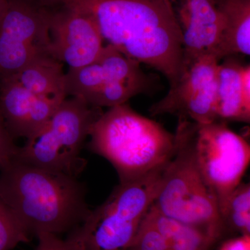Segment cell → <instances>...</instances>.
<instances>
[{"label":"cell","mask_w":250,"mask_h":250,"mask_svg":"<svg viewBox=\"0 0 250 250\" xmlns=\"http://www.w3.org/2000/svg\"><path fill=\"white\" fill-rule=\"evenodd\" d=\"M88 148L111 163L120 183L166 165L175 151L174 134L126 103L103 112L90 130Z\"/></svg>","instance_id":"obj_3"},{"label":"cell","mask_w":250,"mask_h":250,"mask_svg":"<svg viewBox=\"0 0 250 250\" xmlns=\"http://www.w3.org/2000/svg\"><path fill=\"white\" fill-rule=\"evenodd\" d=\"M146 216L165 237L169 250H213L219 243L201 230L167 218L152 207Z\"/></svg>","instance_id":"obj_17"},{"label":"cell","mask_w":250,"mask_h":250,"mask_svg":"<svg viewBox=\"0 0 250 250\" xmlns=\"http://www.w3.org/2000/svg\"><path fill=\"white\" fill-rule=\"evenodd\" d=\"M175 151L164 169L152 206L167 218L201 230L218 243L225 241L216 199L202 179L185 140L176 132Z\"/></svg>","instance_id":"obj_6"},{"label":"cell","mask_w":250,"mask_h":250,"mask_svg":"<svg viewBox=\"0 0 250 250\" xmlns=\"http://www.w3.org/2000/svg\"><path fill=\"white\" fill-rule=\"evenodd\" d=\"M129 250H169V246L165 237L146 216Z\"/></svg>","instance_id":"obj_20"},{"label":"cell","mask_w":250,"mask_h":250,"mask_svg":"<svg viewBox=\"0 0 250 250\" xmlns=\"http://www.w3.org/2000/svg\"><path fill=\"white\" fill-rule=\"evenodd\" d=\"M0 200L36 236L72 231L90 212L79 178L31 165L16 154L0 164Z\"/></svg>","instance_id":"obj_2"},{"label":"cell","mask_w":250,"mask_h":250,"mask_svg":"<svg viewBox=\"0 0 250 250\" xmlns=\"http://www.w3.org/2000/svg\"><path fill=\"white\" fill-rule=\"evenodd\" d=\"M218 250H250V235L225 240Z\"/></svg>","instance_id":"obj_23"},{"label":"cell","mask_w":250,"mask_h":250,"mask_svg":"<svg viewBox=\"0 0 250 250\" xmlns=\"http://www.w3.org/2000/svg\"><path fill=\"white\" fill-rule=\"evenodd\" d=\"M29 241V233L0 200V250H11Z\"/></svg>","instance_id":"obj_19"},{"label":"cell","mask_w":250,"mask_h":250,"mask_svg":"<svg viewBox=\"0 0 250 250\" xmlns=\"http://www.w3.org/2000/svg\"><path fill=\"white\" fill-rule=\"evenodd\" d=\"M49 31L52 57L69 68L91 63L104 46L101 33L90 18L63 6L51 10Z\"/></svg>","instance_id":"obj_11"},{"label":"cell","mask_w":250,"mask_h":250,"mask_svg":"<svg viewBox=\"0 0 250 250\" xmlns=\"http://www.w3.org/2000/svg\"><path fill=\"white\" fill-rule=\"evenodd\" d=\"M166 166L118 184L106 201L90 210L70 234L85 250H129L159 194Z\"/></svg>","instance_id":"obj_4"},{"label":"cell","mask_w":250,"mask_h":250,"mask_svg":"<svg viewBox=\"0 0 250 250\" xmlns=\"http://www.w3.org/2000/svg\"><path fill=\"white\" fill-rule=\"evenodd\" d=\"M18 148L15 144L14 138L6 129L0 113V164L14 156Z\"/></svg>","instance_id":"obj_22"},{"label":"cell","mask_w":250,"mask_h":250,"mask_svg":"<svg viewBox=\"0 0 250 250\" xmlns=\"http://www.w3.org/2000/svg\"><path fill=\"white\" fill-rule=\"evenodd\" d=\"M28 1H30L41 6L48 8L54 6V5L62 4V0H28Z\"/></svg>","instance_id":"obj_24"},{"label":"cell","mask_w":250,"mask_h":250,"mask_svg":"<svg viewBox=\"0 0 250 250\" xmlns=\"http://www.w3.org/2000/svg\"><path fill=\"white\" fill-rule=\"evenodd\" d=\"M170 1L182 34L183 63L202 56L216 57L223 29L216 0Z\"/></svg>","instance_id":"obj_12"},{"label":"cell","mask_w":250,"mask_h":250,"mask_svg":"<svg viewBox=\"0 0 250 250\" xmlns=\"http://www.w3.org/2000/svg\"><path fill=\"white\" fill-rule=\"evenodd\" d=\"M51 10L28 0H9L0 21V81L51 56Z\"/></svg>","instance_id":"obj_9"},{"label":"cell","mask_w":250,"mask_h":250,"mask_svg":"<svg viewBox=\"0 0 250 250\" xmlns=\"http://www.w3.org/2000/svg\"><path fill=\"white\" fill-rule=\"evenodd\" d=\"M7 79L17 82L36 96L49 101L62 103L67 98L63 63L51 56L36 59Z\"/></svg>","instance_id":"obj_15"},{"label":"cell","mask_w":250,"mask_h":250,"mask_svg":"<svg viewBox=\"0 0 250 250\" xmlns=\"http://www.w3.org/2000/svg\"><path fill=\"white\" fill-rule=\"evenodd\" d=\"M8 2H9V0H0V21L4 15Z\"/></svg>","instance_id":"obj_25"},{"label":"cell","mask_w":250,"mask_h":250,"mask_svg":"<svg viewBox=\"0 0 250 250\" xmlns=\"http://www.w3.org/2000/svg\"><path fill=\"white\" fill-rule=\"evenodd\" d=\"M61 5L90 18L104 42L160 72L170 85L178 80L182 34L170 0H62Z\"/></svg>","instance_id":"obj_1"},{"label":"cell","mask_w":250,"mask_h":250,"mask_svg":"<svg viewBox=\"0 0 250 250\" xmlns=\"http://www.w3.org/2000/svg\"><path fill=\"white\" fill-rule=\"evenodd\" d=\"M103 113L80 98H65L46 124L18 147L24 162L79 178L86 161L81 155L95 121Z\"/></svg>","instance_id":"obj_5"},{"label":"cell","mask_w":250,"mask_h":250,"mask_svg":"<svg viewBox=\"0 0 250 250\" xmlns=\"http://www.w3.org/2000/svg\"><path fill=\"white\" fill-rule=\"evenodd\" d=\"M140 65L106 44L93 62L65 72L67 97L100 108L123 104L149 88V78Z\"/></svg>","instance_id":"obj_8"},{"label":"cell","mask_w":250,"mask_h":250,"mask_svg":"<svg viewBox=\"0 0 250 250\" xmlns=\"http://www.w3.org/2000/svg\"><path fill=\"white\" fill-rule=\"evenodd\" d=\"M225 240L226 237L250 235V185L241 183L231 192L220 210Z\"/></svg>","instance_id":"obj_18"},{"label":"cell","mask_w":250,"mask_h":250,"mask_svg":"<svg viewBox=\"0 0 250 250\" xmlns=\"http://www.w3.org/2000/svg\"><path fill=\"white\" fill-rule=\"evenodd\" d=\"M220 61L205 55L184 62L178 80L149 111L152 116L171 114L179 119L207 124L216 116L217 71Z\"/></svg>","instance_id":"obj_10"},{"label":"cell","mask_w":250,"mask_h":250,"mask_svg":"<svg viewBox=\"0 0 250 250\" xmlns=\"http://www.w3.org/2000/svg\"><path fill=\"white\" fill-rule=\"evenodd\" d=\"M223 18L221 39L216 52L219 61L250 54V0H216Z\"/></svg>","instance_id":"obj_16"},{"label":"cell","mask_w":250,"mask_h":250,"mask_svg":"<svg viewBox=\"0 0 250 250\" xmlns=\"http://www.w3.org/2000/svg\"><path fill=\"white\" fill-rule=\"evenodd\" d=\"M36 250H85L82 244L71 234L65 239L60 236L43 233L37 236Z\"/></svg>","instance_id":"obj_21"},{"label":"cell","mask_w":250,"mask_h":250,"mask_svg":"<svg viewBox=\"0 0 250 250\" xmlns=\"http://www.w3.org/2000/svg\"><path fill=\"white\" fill-rule=\"evenodd\" d=\"M176 132L190 148L202 179L216 199L220 213L249 166V143L223 121L200 124L179 119Z\"/></svg>","instance_id":"obj_7"},{"label":"cell","mask_w":250,"mask_h":250,"mask_svg":"<svg viewBox=\"0 0 250 250\" xmlns=\"http://www.w3.org/2000/svg\"><path fill=\"white\" fill-rule=\"evenodd\" d=\"M216 116L218 121H250V66L232 57L218 64Z\"/></svg>","instance_id":"obj_14"},{"label":"cell","mask_w":250,"mask_h":250,"mask_svg":"<svg viewBox=\"0 0 250 250\" xmlns=\"http://www.w3.org/2000/svg\"><path fill=\"white\" fill-rule=\"evenodd\" d=\"M61 104L36 96L11 79L0 81V113L14 139L35 134Z\"/></svg>","instance_id":"obj_13"}]
</instances>
